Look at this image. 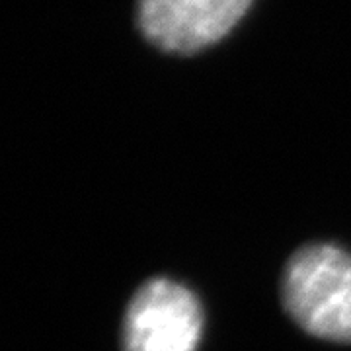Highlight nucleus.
Instances as JSON below:
<instances>
[{"instance_id":"f257e3e1","label":"nucleus","mask_w":351,"mask_h":351,"mask_svg":"<svg viewBox=\"0 0 351 351\" xmlns=\"http://www.w3.org/2000/svg\"><path fill=\"white\" fill-rule=\"evenodd\" d=\"M283 302L295 322L316 338L351 341V256L313 244L289 260Z\"/></svg>"},{"instance_id":"f03ea898","label":"nucleus","mask_w":351,"mask_h":351,"mask_svg":"<svg viewBox=\"0 0 351 351\" xmlns=\"http://www.w3.org/2000/svg\"><path fill=\"white\" fill-rule=\"evenodd\" d=\"M201 328V306L189 289L151 279L127 306L123 351H195Z\"/></svg>"},{"instance_id":"7ed1b4c3","label":"nucleus","mask_w":351,"mask_h":351,"mask_svg":"<svg viewBox=\"0 0 351 351\" xmlns=\"http://www.w3.org/2000/svg\"><path fill=\"white\" fill-rule=\"evenodd\" d=\"M254 0H138L143 36L158 49L191 55L228 36Z\"/></svg>"}]
</instances>
